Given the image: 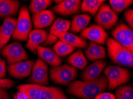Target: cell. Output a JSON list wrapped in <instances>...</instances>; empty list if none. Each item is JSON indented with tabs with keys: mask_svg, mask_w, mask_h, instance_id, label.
Listing matches in <instances>:
<instances>
[{
	"mask_svg": "<svg viewBox=\"0 0 133 99\" xmlns=\"http://www.w3.org/2000/svg\"><path fill=\"white\" fill-rule=\"evenodd\" d=\"M108 81L104 75L91 81H75L68 86L67 92L81 99H92L108 88Z\"/></svg>",
	"mask_w": 133,
	"mask_h": 99,
	"instance_id": "obj_1",
	"label": "cell"
},
{
	"mask_svg": "<svg viewBox=\"0 0 133 99\" xmlns=\"http://www.w3.org/2000/svg\"><path fill=\"white\" fill-rule=\"evenodd\" d=\"M30 99H68L61 88L32 84H22L17 87Z\"/></svg>",
	"mask_w": 133,
	"mask_h": 99,
	"instance_id": "obj_2",
	"label": "cell"
},
{
	"mask_svg": "<svg viewBox=\"0 0 133 99\" xmlns=\"http://www.w3.org/2000/svg\"><path fill=\"white\" fill-rule=\"evenodd\" d=\"M106 43L109 56L113 62L122 66L132 68V52L123 47L113 38H108Z\"/></svg>",
	"mask_w": 133,
	"mask_h": 99,
	"instance_id": "obj_3",
	"label": "cell"
},
{
	"mask_svg": "<svg viewBox=\"0 0 133 99\" xmlns=\"http://www.w3.org/2000/svg\"><path fill=\"white\" fill-rule=\"evenodd\" d=\"M104 74L108 80V88L110 90L127 83L131 78L130 71L119 66L109 65L104 68Z\"/></svg>",
	"mask_w": 133,
	"mask_h": 99,
	"instance_id": "obj_4",
	"label": "cell"
},
{
	"mask_svg": "<svg viewBox=\"0 0 133 99\" xmlns=\"http://www.w3.org/2000/svg\"><path fill=\"white\" fill-rule=\"evenodd\" d=\"M32 23L29 11L26 6H23L20 9L12 37L14 40L26 41L28 40L29 33L32 31Z\"/></svg>",
	"mask_w": 133,
	"mask_h": 99,
	"instance_id": "obj_5",
	"label": "cell"
},
{
	"mask_svg": "<svg viewBox=\"0 0 133 99\" xmlns=\"http://www.w3.org/2000/svg\"><path fill=\"white\" fill-rule=\"evenodd\" d=\"M78 74V70L69 64H64L50 70L51 80L56 84L65 86L73 81Z\"/></svg>",
	"mask_w": 133,
	"mask_h": 99,
	"instance_id": "obj_6",
	"label": "cell"
},
{
	"mask_svg": "<svg viewBox=\"0 0 133 99\" xmlns=\"http://www.w3.org/2000/svg\"><path fill=\"white\" fill-rule=\"evenodd\" d=\"M2 55L6 59L9 65L25 61L28 55L21 43L15 42L6 45L1 51Z\"/></svg>",
	"mask_w": 133,
	"mask_h": 99,
	"instance_id": "obj_7",
	"label": "cell"
},
{
	"mask_svg": "<svg viewBox=\"0 0 133 99\" xmlns=\"http://www.w3.org/2000/svg\"><path fill=\"white\" fill-rule=\"evenodd\" d=\"M118 19L116 13L105 4L100 6L94 19L97 25L101 26L104 30L112 29L116 25Z\"/></svg>",
	"mask_w": 133,
	"mask_h": 99,
	"instance_id": "obj_8",
	"label": "cell"
},
{
	"mask_svg": "<svg viewBox=\"0 0 133 99\" xmlns=\"http://www.w3.org/2000/svg\"><path fill=\"white\" fill-rule=\"evenodd\" d=\"M112 35L120 45L133 53V31L129 26L119 24L112 32Z\"/></svg>",
	"mask_w": 133,
	"mask_h": 99,
	"instance_id": "obj_9",
	"label": "cell"
},
{
	"mask_svg": "<svg viewBox=\"0 0 133 99\" xmlns=\"http://www.w3.org/2000/svg\"><path fill=\"white\" fill-rule=\"evenodd\" d=\"M28 81L32 84L46 86L49 84L48 65L41 59H38L32 67L31 77Z\"/></svg>",
	"mask_w": 133,
	"mask_h": 99,
	"instance_id": "obj_10",
	"label": "cell"
},
{
	"mask_svg": "<svg viewBox=\"0 0 133 99\" xmlns=\"http://www.w3.org/2000/svg\"><path fill=\"white\" fill-rule=\"evenodd\" d=\"M80 35L84 39L90 40L98 45H104L108 35L103 28L97 25H92L86 27L81 32Z\"/></svg>",
	"mask_w": 133,
	"mask_h": 99,
	"instance_id": "obj_11",
	"label": "cell"
},
{
	"mask_svg": "<svg viewBox=\"0 0 133 99\" xmlns=\"http://www.w3.org/2000/svg\"><path fill=\"white\" fill-rule=\"evenodd\" d=\"M35 61L28 60L9 65L7 67L9 74L17 79H23L31 75L32 67Z\"/></svg>",
	"mask_w": 133,
	"mask_h": 99,
	"instance_id": "obj_12",
	"label": "cell"
},
{
	"mask_svg": "<svg viewBox=\"0 0 133 99\" xmlns=\"http://www.w3.org/2000/svg\"><path fill=\"white\" fill-rule=\"evenodd\" d=\"M16 23L15 18L9 17L4 19L0 26V52L7 45L14 33Z\"/></svg>",
	"mask_w": 133,
	"mask_h": 99,
	"instance_id": "obj_13",
	"label": "cell"
},
{
	"mask_svg": "<svg viewBox=\"0 0 133 99\" xmlns=\"http://www.w3.org/2000/svg\"><path fill=\"white\" fill-rule=\"evenodd\" d=\"M82 1L80 0H63L53 7L54 13L62 16H69L78 13Z\"/></svg>",
	"mask_w": 133,
	"mask_h": 99,
	"instance_id": "obj_14",
	"label": "cell"
},
{
	"mask_svg": "<svg viewBox=\"0 0 133 99\" xmlns=\"http://www.w3.org/2000/svg\"><path fill=\"white\" fill-rule=\"evenodd\" d=\"M50 33L55 35L60 40L74 48L85 49L87 47L88 45L87 40L80 36H78L68 32L60 33L53 30H50Z\"/></svg>",
	"mask_w": 133,
	"mask_h": 99,
	"instance_id": "obj_15",
	"label": "cell"
},
{
	"mask_svg": "<svg viewBox=\"0 0 133 99\" xmlns=\"http://www.w3.org/2000/svg\"><path fill=\"white\" fill-rule=\"evenodd\" d=\"M47 32L44 29H34L30 32L28 37L26 47L32 53L35 54L40 44L44 43L47 37Z\"/></svg>",
	"mask_w": 133,
	"mask_h": 99,
	"instance_id": "obj_16",
	"label": "cell"
},
{
	"mask_svg": "<svg viewBox=\"0 0 133 99\" xmlns=\"http://www.w3.org/2000/svg\"><path fill=\"white\" fill-rule=\"evenodd\" d=\"M54 19L55 15L53 12L45 10L33 14L32 21L35 29H43L51 25Z\"/></svg>",
	"mask_w": 133,
	"mask_h": 99,
	"instance_id": "obj_17",
	"label": "cell"
},
{
	"mask_svg": "<svg viewBox=\"0 0 133 99\" xmlns=\"http://www.w3.org/2000/svg\"><path fill=\"white\" fill-rule=\"evenodd\" d=\"M106 65V62L103 60H97L87 66L82 72V80L91 81L96 80L100 76V74Z\"/></svg>",
	"mask_w": 133,
	"mask_h": 99,
	"instance_id": "obj_18",
	"label": "cell"
},
{
	"mask_svg": "<svg viewBox=\"0 0 133 99\" xmlns=\"http://www.w3.org/2000/svg\"><path fill=\"white\" fill-rule=\"evenodd\" d=\"M37 53L39 59L43 60L53 67L59 66L62 64V59L49 48L39 46L37 48Z\"/></svg>",
	"mask_w": 133,
	"mask_h": 99,
	"instance_id": "obj_19",
	"label": "cell"
},
{
	"mask_svg": "<svg viewBox=\"0 0 133 99\" xmlns=\"http://www.w3.org/2000/svg\"><path fill=\"white\" fill-rule=\"evenodd\" d=\"M19 8V1L16 0H0V18L16 16Z\"/></svg>",
	"mask_w": 133,
	"mask_h": 99,
	"instance_id": "obj_20",
	"label": "cell"
},
{
	"mask_svg": "<svg viewBox=\"0 0 133 99\" xmlns=\"http://www.w3.org/2000/svg\"><path fill=\"white\" fill-rule=\"evenodd\" d=\"M87 58L90 61L104 59L106 58V49L103 46L91 42L85 50Z\"/></svg>",
	"mask_w": 133,
	"mask_h": 99,
	"instance_id": "obj_21",
	"label": "cell"
},
{
	"mask_svg": "<svg viewBox=\"0 0 133 99\" xmlns=\"http://www.w3.org/2000/svg\"><path fill=\"white\" fill-rule=\"evenodd\" d=\"M91 20L88 14H79L74 16L70 25V31L74 33H79L87 27Z\"/></svg>",
	"mask_w": 133,
	"mask_h": 99,
	"instance_id": "obj_22",
	"label": "cell"
},
{
	"mask_svg": "<svg viewBox=\"0 0 133 99\" xmlns=\"http://www.w3.org/2000/svg\"><path fill=\"white\" fill-rule=\"evenodd\" d=\"M67 62L74 67L84 70L87 65L88 62L81 50L74 52L68 58Z\"/></svg>",
	"mask_w": 133,
	"mask_h": 99,
	"instance_id": "obj_23",
	"label": "cell"
},
{
	"mask_svg": "<svg viewBox=\"0 0 133 99\" xmlns=\"http://www.w3.org/2000/svg\"><path fill=\"white\" fill-rule=\"evenodd\" d=\"M104 2V0H84L81 4V10L94 16Z\"/></svg>",
	"mask_w": 133,
	"mask_h": 99,
	"instance_id": "obj_24",
	"label": "cell"
},
{
	"mask_svg": "<svg viewBox=\"0 0 133 99\" xmlns=\"http://www.w3.org/2000/svg\"><path fill=\"white\" fill-rule=\"evenodd\" d=\"M75 49V48L70 46L64 42L58 40L53 46V51L59 57H64L72 53Z\"/></svg>",
	"mask_w": 133,
	"mask_h": 99,
	"instance_id": "obj_25",
	"label": "cell"
},
{
	"mask_svg": "<svg viewBox=\"0 0 133 99\" xmlns=\"http://www.w3.org/2000/svg\"><path fill=\"white\" fill-rule=\"evenodd\" d=\"M53 1L51 0H32L30 3L29 9L32 13L36 14L45 10L51 5Z\"/></svg>",
	"mask_w": 133,
	"mask_h": 99,
	"instance_id": "obj_26",
	"label": "cell"
},
{
	"mask_svg": "<svg viewBox=\"0 0 133 99\" xmlns=\"http://www.w3.org/2000/svg\"><path fill=\"white\" fill-rule=\"evenodd\" d=\"M70 25H71V21L70 20L58 18L51 26L50 30L60 32V33L68 32L70 27Z\"/></svg>",
	"mask_w": 133,
	"mask_h": 99,
	"instance_id": "obj_27",
	"label": "cell"
},
{
	"mask_svg": "<svg viewBox=\"0 0 133 99\" xmlns=\"http://www.w3.org/2000/svg\"><path fill=\"white\" fill-rule=\"evenodd\" d=\"M116 99H133V88L131 85L121 86L116 90Z\"/></svg>",
	"mask_w": 133,
	"mask_h": 99,
	"instance_id": "obj_28",
	"label": "cell"
},
{
	"mask_svg": "<svg viewBox=\"0 0 133 99\" xmlns=\"http://www.w3.org/2000/svg\"><path fill=\"white\" fill-rule=\"evenodd\" d=\"M111 9L115 13H121L133 3L132 0H110Z\"/></svg>",
	"mask_w": 133,
	"mask_h": 99,
	"instance_id": "obj_29",
	"label": "cell"
},
{
	"mask_svg": "<svg viewBox=\"0 0 133 99\" xmlns=\"http://www.w3.org/2000/svg\"><path fill=\"white\" fill-rule=\"evenodd\" d=\"M15 82L10 78H2L0 79V88L8 89L11 88L15 86Z\"/></svg>",
	"mask_w": 133,
	"mask_h": 99,
	"instance_id": "obj_30",
	"label": "cell"
},
{
	"mask_svg": "<svg viewBox=\"0 0 133 99\" xmlns=\"http://www.w3.org/2000/svg\"><path fill=\"white\" fill-rule=\"evenodd\" d=\"M124 19L128 23L131 29H132L133 27V10L131 9H128L125 12L124 14Z\"/></svg>",
	"mask_w": 133,
	"mask_h": 99,
	"instance_id": "obj_31",
	"label": "cell"
},
{
	"mask_svg": "<svg viewBox=\"0 0 133 99\" xmlns=\"http://www.w3.org/2000/svg\"><path fill=\"white\" fill-rule=\"evenodd\" d=\"M58 40H59V39L55 35L50 33L49 34H48L47 37L46 38V39L44 42L43 45H44V46H50L53 45V44H55L58 41Z\"/></svg>",
	"mask_w": 133,
	"mask_h": 99,
	"instance_id": "obj_32",
	"label": "cell"
},
{
	"mask_svg": "<svg viewBox=\"0 0 133 99\" xmlns=\"http://www.w3.org/2000/svg\"><path fill=\"white\" fill-rule=\"evenodd\" d=\"M94 99H116V97L110 93L103 92L96 96Z\"/></svg>",
	"mask_w": 133,
	"mask_h": 99,
	"instance_id": "obj_33",
	"label": "cell"
},
{
	"mask_svg": "<svg viewBox=\"0 0 133 99\" xmlns=\"http://www.w3.org/2000/svg\"><path fill=\"white\" fill-rule=\"evenodd\" d=\"M6 64L4 60H1L0 61V79L4 78L6 76Z\"/></svg>",
	"mask_w": 133,
	"mask_h": 99,
	"instance_id": "obj_34",
	"label": "cell"
},
{
	"mask_svg": "<svg viewBox=\"0 0 133 99\" xmlns=\"http://www.w3.org/2000/svg\"><path fill=\"white\" fill-rule=\"evenodd\" d=\"M0 99H10L9 93L5 89L0 88Z\"/></svg>",
	"mask_w": 133,
	"mask_h": 99,
	"instance_id": "obj_35",
	"label": "cell"
},
{
	"mask_svg": "<svg viewBox=\"0 0 133 99\" xmlns=\"http://www.w3.org/2000/svg\"><path fill=\"white\" fill-rule=\"evenodd\" d=\"M13 99H30L28 96L23 92H18L15 96Z\"/></svg>",
	"mask_w": 133,
	"mask_h": 99,
	"instance_id": "obj_36",
	"label": "cell"
},
{
	"mask_svg": "<svg viewBox=\"0 0 133 99\" xmlns=\"http://www.w3.org/2000/svg\"><path fill=\"white\" fill-rule=\"evenodd\" d=\"M1 60H2V59H1V58H0V61H1Z\"/></svg>",
	"mask_w": 133,
	"mask_h": 99,
	"instance_id": "obj_37",
	"label": "cell"
}]
</instances>
